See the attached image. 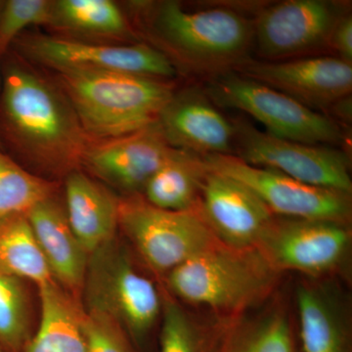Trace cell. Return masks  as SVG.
<instances>
[{"label": "cell", "mask_w": 352, "mask_h": 352, "mask_svg": "<svg viewBox=\"0 0 352 352\" xmlns=\"http://www.w3.org/2000/svg\"><path fill=\"white\" fill-rule=\"evenodd\" d=\"M87 138H120L157 122L173 92L159 78L111 71L56 72Z\"/></svg>", "instance_id": "cell-2"}, {"label": "cell", "mask_w": 352, "mask_h": 352, "mask_svg": "<svg viewBox=\"0 0 352 352\" xmlns=\"http://www.w3.org/2000/svg\"><path fill=\"white\" fill-rule=\"evenodd\" d=\"M2 146H1V141H0V150H1Z\"/></svg>", "instance_id": "cell-34"}, {"label": "cell", "mask_w": 352, "mask_h": 352, "mask_svg": "<svg viewBox=\"0 0 352 352\" xmlns=\"http://www.w3.org/2000/svg\"><path fill=\"white\" fill-rule=\"evenodd\" d=\"M206 94L220 106L251 116L275 138L315 145L333 144L342 138L340 127L327 116L236 72L219 74Z\"/></svg>", "instance_id": "cell-6"}, {"label": "cell", "mask_w": 352, "mask_h": 352, "mask_svg": "<svg viewBox=\"0 0 352 352\" xmlns=\"http://www.w3.org/2000/svg\"><path fill=\"white\" fill-rule=\"evenodd\" d=\"M119 227L150 270L163 277L219 243L198 210H162L138 195L120 199Z\"/></svg>", "instance_id": "cell-7"}, {"label": "cell", "mask_w": 352, "mask_h": 352, "mask_svg": "<svg viewBox=\"0 0 352 352\" xmlns=\"http://www.w3.org/2000/svg\"><path fill=\"white\" fill-rule=\"evenodd\" d=\"M201 159L208 171L249 187L275 217L351 223V194L305 184L279 171L251 166L233 154L208 155Z\"/></svg>", "instance_id": "cell-8"}, {"label": "cell", "mask_w": 352, "mask_h": 352, "mask_svg": "<svg viewBox=\"0 0 352 352\" xmlns=\"http://www.w3.org/2000/svg\"><path fill=\"white\" fill-rule=\"evenodd\" d=\"M162 296L161 352H215L221 324L214 328L201 325L170 294Z\"/></svg>", "instance_id": "cell-26"}, {"label": "cell", "mask_w": 352, "mask_h": 352, "mask_svg": "<svg viewBox=\"0 0 352 352\" xmlns=\"http://www.w3.org/2000/svg\"><path fill=\"white\" fill-rule=\"evenodd\" d=\"M296 302L303 352H351L349 311L333 287L302 282Z\"/></svg>", "instance_id": "cell-18"}, {"label": "cell", "mask_w": 352, "mask_h": 352, "mask_svg": "<svg viewBox=\"0 0 352 352\" xmlns=\"http://www.w3.org/2000/svg\"><path fill=\"white\" fill-rule=\"evenodd\" d=\"M4 1L0 0V14H1L2 8H3Z\"/></svg>", "instance_id": "cell-32"}, {"label": "cell", "mask_w": 352, "mask_h": 352, "mask_svg": "<svg viewBox=\"0 0 352 352\" xmlns=\"http://www.w3.org/2000/svg\"><path fill=\"white\" fill-rule=\"evenodd\" d=\"M82 295L83 309L108 314L136 342L151 332L163 307L154 282L136 270L116 238L89 254Z\"/></svg>", "instance_id": "cell-5"}, {"label": "cell", "mask_w": 352, "mask_h": 352, "mask_svg": "<svg viewBox=\"0 0 352 352\" xmlns=\"http://www.w3.org/2000/svg\"><path fill=\"white\" fill-rule=\"evenodd\" d=\"M0 272L38 287L54 281L27 215L0 223Z\"/></svg>", "instance_id": "cell-23"}, {"label": "cell", "mask_w": 352, "mask_h": 352, "mask_svg": "<svg viewBox=\"0 0 352 352\" xmlns=\"http://www.w3.org/2000/svg\"><path fill=\"white\" fill-rule=\"evenodd\" d=\"M32 335L31 303L24 280L0 272V346L23 352Z\"/></svg>", "instance_id": "cell-27"}, {"label": "cell", "mask_w": 352, "mask_h": 352, "mask_svg": "<svg viewBox=\"0 0 352 352\" xmlns=\"http://www.w3.org/2000/svg\"><path fill=\"white\" fill-rule=\"evenodd\" d=\"M342 17L325 0H289L264 9L254 23L259 54L272 61L300 56L330 44Z\"/></svg>", "instance_id": "cell-12"}, {"label": "cell", "mask_w": 352, "mask_h": 352, "mask_svg": "<svg viewBox=\"0 0 352 352\" xmlns=\"http://www.w3.org/2000/svg\"><path fill=\"white\" fill-rule=\"evenodd\" d=\"M67 219L88 254L107 244L119 228L120 201L107 187L80 171L65 182Z\"/></svg>", "instance_id": "cell-19"}, {"label": "cell", "mask_w": 352, "mask_h": 352, "mask_svg": "<svg viewBox=\"0 0 352 352\" xmlns=\"http://www.w3.org/2000/svg\"><path fill=\"white\" fill-rule=\"evenodd\" d=\"M52 0H8L0 14V56L19 38L25 28L34 25H50Z\"/></svg>", "instance_id": "cell-28"}, {"label": "cell", "mask_w": 352, "mask_h": 352, "mask_svg": "<svg viewBox=\"0 0 352 352\" xmlns=\"http://www.w3.org/2000/svg\"><path fill=\"white\" fill-rule=\"evenodd\" d=\"M197 210L219 243L237 250L256 249L275 219L249 187L208 170Z\"/></svg>", "instance_id": "cell-14"}, {"label": "cell", "mask_w": 352, "mask_h": 352, "mask_svg": "<svg viewBox=\"0 0 352 352\" xmlns=\"http://www.w3.org/2000/svg\"><path fill=\"white\" fill-rule=\"evenodd\" d=\"M153 36L171 56L198 73H223L244 61L254 41V23L232 9L187 10L164 1L149 10Z\"/></svg>", "instance_id": "cell-4"}, {"label": "cell", "mask_w": 352, "mask_h": 352, "mask_svg": "<svg viewBox=\"0 0 352 352\" xmlns=\"http://www.w3.org/2000/svg\"><path fill=\"white\" fill-rule=\"evenodd\" d=\"M238 155L245 163L279 171L311 186L351 194V162L330 146L275 138L245 122L234 124Z\"/></svg>", "instance_id": "cell-10"}, {"label": "cell", "mask_w": 352, "mask_h": 352, "mask_svg": "<svg viewBox=\"0 0 352 352\" xmlns=\"http://www.w3.org/2000/svg\"><path fill=\"white\" fill-rule=\"evenodd\" d=\"M0 352H6L3 349H2V346H0Z\"/></svg>", "instance_id": "cell-33"}, {"label": "cell", "mask_w": 352, "mask_h": 352, "mask_svg": "<svg viewBox=\"0 0 352 352\" xmlns=\"http://www.w3.org/2000/svg\"><path fill=\"white\" fill-rule=\"evenodd\" d=\"M80 329L85 352H132L126 331L104 312L83 309Z\"/></svg>", "instance_id": "cell-29"}, {"label": "cell", "mask_w": 352, "mask_h": 352, "mask_svg": "<svg viewBox=\"0 0 352 352\" xmlns=\"http://www.w3.org/2000/svg\"><path fill=\"white\" fill-rule=\"evenodd\" d=\"M27 217L53 279L80 302L89 254L72 230L65 207L53 196L32 208Z\"/></svg>", "instance_id": "cell-17"}, {"label": "cell", "mask_w": 352, "mask_h": 352, "mask_svg": "<svg viewBox=\"0 0 352 352\" xmlns=\"http://www.w3.org/2000/svg\"><path fill=\"white\" fill-rule=\"evenodd\" d=\"M236 73L288 95L310 109L331 107L349 96L352 67L340 58L322 56L259 62L244 60Z\"/></svg>", "instance_id": "cell-13"}, {"label": "cell", "mask_w": 352, "mask_h": 352, "mask_svg": "<svg viewBox=\"0 0 352 352\" xmlns=\"http://www.w3.org/2000/svg\"><path fill=\"white\" fill-rule=\"evenodd\" d=\"M215 352H298L286 305L276 302L222 322Z\"/></svg>", "instance_id": "cell-20"}, {"label": "cell", "mask_w": 352, "mask_h": 352, "mask_svg": "<svg viewBox=\"0 0 352 352\" xmlns=\"http://www.w3.org/2000/svg\"><path fill=\"white\" fill-rule=\"evenodd\" d=\"M50 27L96 36L129 34L126 17L111 0H55Z\"/></svg>", "instance_id": "cell-24"}, {"label": "cell", "mask_w": 352, "mask_h": 352, "mask_svg": "<svg viewBox=\"0 0 352 352\" xmlns=\"http://www.w3.org/2000/svg\"><path fill=\"white\" fill-rule=\"evenodd\" d=\"M164 278L170 295L231 318L268 300L279 273L256 249H232L219 243Z\"/></svg>", "instance_id": "cell-3"}, {"label": "cell", "mask_w": 352, "mask_h": 352, "mask_svg": "<svg viewBox=\"0 0 352 352\" xmlns=\"http://www.w3.org/2000/svg\"><path fill=\"white\" fill-rule=\"evenodd\" d=\"M173 149L155 122L120 138L89 141L82 166L102 182L138 195Z\"/></svg>", "instance_id": "cell-15"}, {"label": "cell", "mask_w": 352, "mask_h": 352, "mask_svg": "<svg viewBox=\"0 0 352 352\" xmlns=\"http://www.w3.org/2000/svg\"><path fill=\"white\" fill-rule=\"evenodd\" d=\"M340 58L347 63L352 61V19L351 16H342L333 28L330 41Z\"/></svg>", "instance_id": "cell-30"}, {"label": "cell", "mask_w": 352, "mask_h": 352, "mask_svg": "<svg viewBox=\"0 0 352 352\" xmlns=\"http://www.w3.org/2000/svg\"><path fill=\"white\" fill-rule=\"evenodd\" d=\"M166 142L173 148L198 156L230 155L235 129L196 88L173 94L157 120Z\"/></svg>", "instance_id": "cell-16"}, {"label": "cell", "mask_w": 352, "mask_h": 352, "mask_svg": "<svg viewBox=\"0 0 352 352\" xmlns=\"http://www.w3.org/2000/svg\"><path fill=\"white\" fill-rule=\"evenodd\" d=\"M351 248L349 224L275 217L256 250L279 274L295 271L318 278L339 270Z\"/></svg>", "instance_id": "cell-9"}, {"label": "cell", "mask_w": 352, "mask_h": 352, "mask_svg": "<svg viewBox=\"0 0 352 352\" xmlns=\"http://www.w3.org/2000/svg\"><path fill=\"white\" fill-rule=\"evenodd\" d=\"M207 173L201 157L175 148L145 185L143 199L162 210H197Z\"/></svg>", "instance_id": "cell-22"}, {"label": "cell", "mask_w": 352, "mask_h": 352, "mask_svg": "<svg viewBox=\"0 0 352 352\" xmlns=\"http://www.w3.org/2000/svg\"><path fill=\"white\" fill-rule=\"evenodd\" d=\"M56 183L32 175L0 150V223L54 196Z\"/></svg>", "instance_id": "cell-25"}, {"label": "cell", "mask_w": 352, "mask_h": 352, "mask_svg": "<svg viewBox=\"0 0 352 352\" xmlns=\"http://www.w3.org/2000/svg\"><path fill=\"white\" fill-rule=\"evenodd\" d=\"M17 45L25 58L55 72H120L159 80L176 73L168 55L147 44L111 45L36 34L21 38Z\"/></svg>", "instance_id": "cell-11"}, {"label": "cell", "mask_w": 352, "mask_h": 352, "mask_svg": "<svg viewBox=\"0 0 352 352\" xmlns=\"http://www.w3.org/2000/svg\"><path fill=\"white\" fill-rule=\"evenodd\" d=\"M331 107L335 108V112L342 119L351 120V95L340 99L333 104Z\"/></svg>", "instance_id": "cell-31"}, {"label": "cell", "mask_w": 352, "mask_h": 352, "mask_svg": "<svg viewBox=\"0 0 352 352\" xmlns=\"http://www.w3.org/2000/svg\"><path fill=\"white\" fill-rule=\"evenodd\" d=\"M2 110L18 149L34 166L68 175L82 164L88 138L63 90L27 67L4 76Z\"/></svg>", "instance_id": "cell-1"}, {"label": "cell", "mask_w": 352, "mask_h": 352, "mask_svg": "<svg viewBox=\"0 0 352 352\" xmlns=\"http://www.w3.org/2000/svg\"><path fill=\"white\" fill-rule=\"evenodd\" d=\"M38 288L41 322L23 352H85L80 302L55 281Z\"/></svg>", "instance_id": "cell-21"}]
</instances>
